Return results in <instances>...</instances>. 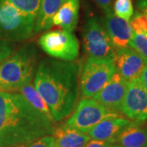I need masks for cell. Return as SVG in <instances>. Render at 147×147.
I'll list each match as a JSON object with an SVG mask.
<instances>
[{
  "label": "cell",
  "mask_w": 147,
  "mask_h": 147,
  "mask_svg": "<svg viewBox=\"0 0 147 147\" xmlns=\"http://www.w3.org/2000/svg\"><path fill=\"white\" fill-rule=\"evenodd\" d=\"M79 62L43 59L34 77V88L46 102L54 122L68 117L77 104L79 93Z\"/></svg>",
  "instance_id": "6da1fadb"
},
{
  "label": "cell",
  "mask_w": 147,
  "mask_h": 147,
  "mask_svg": "<svg viewBox=\"0 0 147 147\" xmlns=\"http://www.w3.org/2000/svg\"><path fill=\"white\" fill-rule=\"evenodd\" d=\"M54 121L17 92L0 91V147H10L53 135Z\"/></svg>",
  "instance_id": "7a4b0ae2"
},
{
  "label": "cell",
  "mask_w": 147,
  "mask_h": 147,
  "mask_svg": "<svg viewBox=\"0 0 147 147\" xmlns=\"http://www.w3.org/2000/svg\"><path fill=\"white\" fill-rule=\"evenodd\" d=\"M36 64L34 47H23L0 63V91L18 90L33 79Z\"/></svg>",
  "instance_id": "3957f363"
},
{
  "label": "cell",
  "mask_w": 147,
  "mask_h": 147,
  "mask_svg": "<svg viewBox=\"0 0 147 147\" xmlns=\"http://www.w3.org/2000/svg\"><path fill=\"white\" fill-rule=\"evenodd\" d=\"M35 33V20L23 14L7 0H0V38L23 41Z\"/></svg>",
  "instance_id": "277c9868"
},
{
  "label": "cell",
  "mask_w": 147,
  "mask_h": 147,
  "mask_svg": "<svg viewBox=\"0 0 147 147\" xmlns=\"http://www.w3.org/2000/svg\"><path fill=\"white\" fill-rule=\"evenodd\" d=\"M116 72L113 60L88 57L81 65L79 91L82 97H93Z\"/></svg>",
  "instance_id": "5b68a950"
},
{
  "label": "cell",
  "mask_w": 147,
  "mask_h": 147,
  "mask_svg": "<svg viewBox=\"0 0 147 147\" xmlns=\"http://www.w3.org/2000/svg\"><path fill=\"white\" fill-rule=\"evenodd\" d=\"M42 50L52 57L74 61L79 53V42L71 32L57 30L44 33L38 39Z\"/></svg>",
  "instance_id": "8992f818"
},
{
  "label": "cell",
  "mask_w": 147,
  "mask_h": 147,
  "mask_svg": "<svg viewBox=\"0 0 147 147\" xmlns=\"http://www.w3.org/2000/svg\"><path fill=\"white\" fill-rule=\"evenodd\" d=\"M84 47L88 57L114 60L115 48L104 26L96 17L86 21L83 30Z\"/></svg>",
  "instance_id": "52a82bcc"
},
{
  "label": "cell",
  "mask_w": 147,
  "mask_h": 147,
  "mask_svg": "<svg viewBox=\"0 0 147 147\" xmlns=\"http://www.w3.org/2000/svg\"><path fill=\"white\" fill-rule=\"evenodd\" d=\"M114 111L106 110L94 99L83 98L65 126L84 133H88L100 121Z\"/></svg>",
  "instance_id": "ba28073f"
},
{
  "label": "cell",
  "mask_w": 147,
  "mask_h": 147,
  "mask_svg": "<svg viewBox=\"0 0 147 147\" xmlns=\"http://www.w3.org/2000/svg\"><path fill=\"white\" fill-rule=\"evenodd\" d=\"M121 113L130 120L137 122L147 120V92L140 79L128 83Z\"/></svg>",
  "instance_id": "9c48e42d"
},
{
  "label": "cell",
  "mask_w": 147,
  "mask_h": 147,
  "mask_svg": "<svg viewBox=\"0 0 147 147\" xmlns=\"http://www.w3.org/2000/svg\"><path fill=\"white\" fill-rule=\"evenodd\" d=\"M113 61L116 72L128 83L140 79L147 65L146 61L130 47L115 49Z\"/></svg>",
  "instance_id": "30bf717a"
},
{
  "label": "cell",
  "mask_w": 147,
  "mask_h": 147,
  "mask_svg": "<svg viewBox=\"0 0 147 147\" xmlns=\"http://www.w3.org/2000/svg\"><path fill=\"white\" fill-rule=\"evenodd\" d=\"M128 82L115 72L110 80L93 96V99L106 110L121 113Z\"/></svg>",
  "instance_id": "8fae6325"
},
{
  "label": "cell",
  "mask_w": 147,
  "mask_h": 147,
  "mask_svg": "<svg viewBox=\"0 0 147 147\" xmlns=\"http://www.w3.org/2000/svg\"><path fill=\"white\" fill-rule=\"evenodd\" d=\"M131 120L122 116L119 112H113L88 133L91 139L96 141H110L114 142L115 137Z\"/></svg>",
  "instance_id": "7c38bea8"
},
{
  "label": "cell",
  "mask_w": 147,
  "mask_h": 147,
  "mask_svg": "<svg viewBox=\"0 0 147 147\" xmlns=\"http://www.w3.org/2000/svg\"><path fill=\"white\" fill-rule=\"evenodd\" d=\"M104 27L115 49L128 47L132 35L129 21L119 18L113 11H110L105 13Z\"/></svg>",
  "instance_id": "4fadbf2b"
},
{
  "label": "cell",
  "mask_w": 147,
  "mask_h": 147,
  "mask_svg": "<svg viewBox=\"0 0 147 147\" xmlns=\"http://www.w3.org/2000/svg\"><path fill=\"white\" fill-rule=\"evenodd\" d=\"M142 123L131 121L115 137L114 143L118 147H146L147 127Z\"/></svg>",
  "instance_id": "5bb4252c"
},
{
  "label": "cell",
  "mask_w": 147,
  "mask_h": 147,
  "mask_svg": "<svg viewBox=\"0 0 147 147\" xmlns=\"http://www.w3.org/2000/svg\"><path fill=\"white\" fill-rule=\"evenodd\" d=\"M79 0H65L53 18V26L72 32L75 30L79 20Z\"/></svg>",
  "instance_id": "9a60e30c"
},
{
  "label": "cell",
  "mask_w": 147,
  "mask_h": 147,
  "mask_svg": "<svg viewBox=\"0 0 147 147\" xmlns=\"http://www.w3.org/2000/svg\"><path fill=\"white\" fill-rule=\"evenodd\" d=\"M55 147H84L91 141L88 133L80 132L65 125L55 127L52 135Z\"/></svg>",
  "instance_id": "2e32d148"
},
{
  "label": "cell",
  "mask_w": 147,
  "mask_h": 147,
  "mask_svg": "<svg viewBox=\"0 0 147 147\" xmlns=\"http://www.w3.org/2000/svg\"><path fill=\"white\" fill-rule=\"evenodd\" d=\"M65 0H42L35 21V33L47 30L53 26V18Z\"/></svg>",
  "instance_id": "e0dca14e"
},
{
  "label": "cell",
  "mask_w": 147,
  "mask_h": 147,
  "mask_svg": "<svg viewBox=\"0 0 147 147\" xmlns=\"http://www.w3.org/2000/svg\"><path fill=\"white\" fill-rule=\"evenodd\" d=\"M19 93L23 96V97L30 104V105L35 108L37 110L41 112L44 115H46L51 120H53L52 113L49 110L48 106L46 104V102L41 97V96L38 94V92L35 89L34 86L32 84V80L27 82L24 85H22L21 88L18 89Z\"/></svg>",
  "instance_id": "ac0fdd59"
},
{
  "label": "cell",
  "mask_w": 147,
  "mask_h": 147,
  "mask_svg": "<svg viewBox=\"0 0 147 147\" xmlns=\"http://www.w3.org/2000/svg\"><path fill=\"white\" fill-rule=\"evenodd\" d=\"M17 10L36 21L42 0H7Z\"/></svg>",
  "instance_id": "d6986e66"
},
{
  "label": "cell",
  "mask_w": 147,
  "mask_h": 147,
  "mask_svg": "<svg viewBox=\"0 0 147 147\" xmlns=\"http://www.w3.org/2000/svg\"><path fill=\"white\" fill-rule=\"evenodd\" d=\"M114 13L119 18L127 21H130L134 14L131 0H115L114 3Z\"/></svg>",
  "instance_id": "ffe728a7"
},
{
  "label": "cell",
  "mask_w": 147,
  "mask_h": 147,
  "mask_svg": "<svg viewBox=\"0 0 147 147\" xmlns=\"http://www.w3.org/2000/svg\"><path fill=\"white\" fill-rule=\"evenodd\" d=\"M128 47L134 49L147 61V34H136L132 32Z\"/></svg>",
  "instance_id": "44dd1931"
},
{
  "label": "cell",
  "mask_w": 147,
  "mask_h": 147,
  "mask_svg": "<svg viewBox=\"0 0 147 147\" xmlns=\"http://www.w3.org/2000/svg\"><path fill=\"white\" fill-rule=\"evenodd\" d=\"M130 20L131 30L136 34H147V17L137 11Z\"/></svg>",
  "instance_id": "7402d4cb"
},
{
  "label": "cell",
  "mask_w": 147,
  "mask_h": 147,
  "mask_svg": "<svg viewBox=\"0 0 147 147\" xmlns=\"http://www.w3.org/2000/svg\"><path fill=\"white\" fill-rule=\"evenodd\" d=\"M10 147H55V140L52 135L38 138L32 142L22 143Z\"/></svg>",
  "instance_id": "603a6c76"
},
{
  "label": "cell",
  "mask_w": 147,
  "mask_h": 147,
  "mask_svg": "<svg viewBox=\"0 0 147 147\" xmlns=\"http://www.w3.org/2000/svg\"><path fill=\"white\" fill-rule=\"evenodd\" d=\"M14 46L11 42L0 40V63L13 53Z\"/></svg>",
  "instance_id": "cb8c5ba5"
},
{
  "label": "cell",
  "mask_w": 147,
  "mask_h": 147,
  "mask_svg": "<svg viewBox=\"0 0 147 147\" xmlns=\"http://www.w3.org/2000/svg\"><path fill=\"white\" fill-rule=\"evenodd\" d=\"M84 147H118L113 142L110 141H90Z\"/></svg>",
  "instance_id": "d4e9b609"
},
{
  "label": "cell",
  "mask_w": 147,
  "mask_h": 147,
  "mask_svg": "<svg viewBox=\"0 0 147 147\" xmlns=\"http://www.w3.org/2000/svg\"><path fill=\"white\" fill-rule=\"evenodd\" d=\"M96 4L100 7L102 10L106 12L112 11V6L114 0H95Z\"/></svg>",
  "instance_id": "484cf974"
},
{
  "label": "cell",
  "mask_w": 147,
  "mask_h": 147,
  "mask_svg": "<svg viewBox=\"0 0 147 147\" xmlns=\"http://www.w3.org/2000/svg\"><path fill=\"white\" fill-rule=\"evenodd\" d=\"M137 11L147 17V0H137Z\"/></svg>",
  "instance_id": "4316f807"
},
{
  "label": "cell",
  "mask_w": 147,
  "mask_h": 147,
  "mask_svg": "<svg viewBox=\"0 0 147 147\" xmlns=\"http://www.w3.org/2000/svg\"><path fill=\"white\" fill-rule=\"evenodd\" d=\"M140 80L142 82L144 88L147 92V65H146V67L144 68L143 71H142V74H141V77H140Z\"/></svg>",
  "instance_id": "83f0119b"
},
{
  "label": "cell",
  "mask_w": 147,
  "mask_h": 147,
  "mask_svg": "<svg viewBox=\"0 0 147 147\" xmlns=\"http://www.w3.org/2000/svg\"><path fill=\"white\" fill-rule=\"evenodd\" d=\"M146 147H147V146H146Z\"/></svg>",
  "instance_id": "f1b7e54d"
}]
</instances>
